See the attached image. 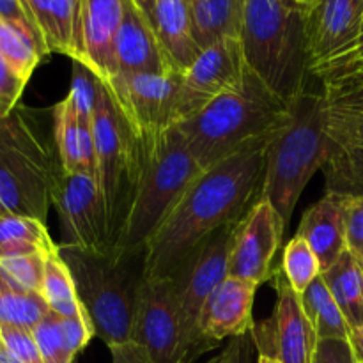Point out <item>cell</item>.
Segmentation results:
<instances>
[{
    "label": "cell",
    "instance_id": "cell-6",
    "mask_svg": "<svg viewBox=\"0 0 363 363\" xmlns=\"http://www.w3.org/2000/svg\"><path fill=\"white\" fill-rule=\"evenodd\" d=\"M57 252L73 275L78 300L96 335L106 346L131 340L144 284L145 250L116 254L62 243Z\"/></svg>",
    "mask_w": 363,
    "mask_h": 363
},
{
    "label": "cell",
    "instance_id": "cell-2",
    "mask_svg": "<svg viewBox=\"0 0 363 363\" xmlns=\"http://www.w3.org/2000/svg\"><path fill=\"white\" fill-rule=\"evenodd\" d=\"M289 108L247 67L234 87L174 126L199 167L206 170L254 142L272 137L287 121Z\"/></svg>",
    "mask_w": 363,
    "mask_h": 363
},
{
    "label": "cell",
    "instance_id": "cell-14",
    "mask_svg": "<svg viewBox=\"0 0 363 363\" xmlns=\"http://www.w3.org/2000/svg\"><path fill=\"white\" fill-rule=\"evenodd\" d=\"M245 69L240 39H225L202 50L197 60L181 74L172 126L194 117L227 89L234 87Z\"/></svg>",
    "mask_w": 363,
    "mask_h": 363
},
{
    "label": "cell",
    "instance_id": "cell-50",
    "mask_svg": "<svg viewBox=\"0 0 363 363\" xmlns=\"http://www.w3.org/2000/svg\"><path fill=\"white\" fill-rule=\"evenodd\" d=\"M257 363H279V362L273 360V358H268V357H257Z\"/></svg>",
    "mask_w": 363,
    "mask_h": 363
},
{
    "label": "cell",
    "instance_id": "cell-30",
    "mask_svg": "<svg viewBox=\"0 0 363 363\" xmlns=\"http://www.w3.org/2000/svg\"><path fill=\"white\" fill-rule=\"evenodd\" d=\"M0 55L14 74L27 84L48 52L28 32L0 18Z\"/></svg>",
    "mask_w": 363,
    "mask_h": 363
},
{
    "label": "cell",
    "instance_id": "cell-45",
    "mask_svg": "<svg viewBox=\"0 0 363 363\" xmlns=\"http://www.w3.org/2000/svg\"><path fill=\"white\" fill-rule=\"evenodd\" d=\"M21 117H23V110L14 108L9 116L0 119V151L7 147L13 142V138L16 137L18 128L21 124Z\"/></svg>",
    "mask_w": 363,
    "mask_h": 363
},
{
    "label": "cell",
    "instance_id": "cell-24",
    "mask_svg": "<svg viewBox=\"0 0 363 363\" xmlns=\"http://www.w3.org/2000/svg\"><path fill=\"white\" fill-rule=\"evenodd\" d=\"M247 0H190L194 39L201 50L240 39Z\"/></svg>",
    "mask_w": 363,
    "mask_h": 363
},
{
    "label": "cell",
    "instance_id": "cell-7",
    "mask_svg": "<svg viewBox=\"0 0 363 363\" xmlns=\"http://www.w3.org/2000/svg\"><path fill=\"white\" fill-rule=\"evenodd\" d=\"M92 130L96 158L94 179L105 206L106 225L113 250L130 206L137 142L103 84L92 117Z\"/></svg>",
    "mask_w": 363,
    "mask_h": 363
},
{
    "label": "cell",
    "instance_id": "cell-41",
    "mask_svg": "<svg viewBox=\"0 0 363 363\" xmlns=\"http://www.w3.org/2000/svg\"><path fill=\"white\" fill-rule=\"evenodd\" d=\"M312 363H360L351 340L323 339L318 340Z\"/></svg>",
    "mask_w": 363,
    "mask_h": 363
},
{
    "label": "cell",
    "instance_id": "cell-40",
    "mask_svg": "<svg viewBox=\"0 0 363 363\" xmlns=\"http://www.w3.org/2000/svg\"><path fill=\"white\" fill-rule=\"evenodd\" d=\"M25 85L27 84L14 74V71L0 55V119L7 117L16 108Z\"/></svg>",
    "mask_w": 363,
    "mask_h": 363
},
{
    "label": "cell",
    "instance_id": "cell-10",
    "mask_svg": "<svg viewBox=\"0 0 363 363\" xmlns=\"http://www.w3.org/2000/svg\"><path fill=\"white\" fill-rule=\"evenodd\" d=\"M269 282L277 293L275 308L266 321L252 328L255 351L279 363H312L319 339L305 315L300 294L294 293L280 266L273 269Z\"/></svg>",
    "mask_w": 363,
    "mask_h": 363
},
{
    "label": "cell",
    "instance_id": "cell-8",
    "mask_svg": "<svg viewBox=\"0 0 363 363\" xmlns=\"http://www.w3.org/2000/svg\"><path fill=\"white\" fill-rule=\"evenodd\" d=\"M60 170L25 116L14 140L0 151V202L11 215L46 222Z\"/></svg>",
    "mask_w": 363,
    "mask_h": 363
},
{
    "label": "cell",
    "instance_id": "cell-53",
    "mask_svg": "<svg viewBox=\"0 0 363 363\" xmlns=\"http://www.w3.org/2000/svg\"><path fill=\"white\" fill-rule=\"evenodd\" d=\"M0 347H2V339H0Z\"/></svg>",
    "mask_w": 363,
    "mask_h": 363
},
{
    "label": "cell",
    "instance_id": "cell-13",
    "mask_svg": "<svg viewBox=\"0 0 363 363\" xmlns=\"http://www.w3.org/2000/svg\"><path fill=\"white\" fill-rule=\"evenodd\" d=\"M53 206L62 225L64 245L92 252H112L105 206L91 174L60 170L53 188Z\"/></svg>",
    "mask_w": 363,
    "mask_h": 363
},
{
    "label": "cell",
    "instance_id": "cell-18",
    "mask_svg": "<svg viewBox=\"0 0 363 363\" xmlns=\"http://www.w3.org/2000/svg\"><path fill=\"white\" fill-rule=\"evenodd\" d=\"M124 16V0H84L82 64L96 74L101 84H108L117 74L116 41Z\"/></svg>",
    "mask_w": 363,
    "mask_h": 363
},
{
    "label": "cell",
    "instance_id": "cell-52",
    "mask_svg": "<svg viewBox=\"0 0 363 363\" xmlns=\"http://www.w3.org/2000/svg\"><path fill=\"white\" fill-rule=\"evenodd\" d=\"M298 2L305 4V6H312V4H314V2H318V0H298Z\"/></svg>",
    "mask_w": 363,
    "mask_h": 363
},
{
    "label": "cell",
    "instance_id": "cell-47",
    "mask_svg": "<svg viewBox=\"0 0 363 363\" xmlns=\"http://www.w3.org/2000/svg\"><path fill=\"white\" fill-rule=\"evenodd\" d=\"M335 67H353V69H363V60H354V62H347V64H342V66H335ZM335 67H328V69H335ZM321 73H323V71H321ZM321 73H319V74H321ZM315 78H318V77H315Z\"/></svg>",
    "mask_w": 363,
    "mask_h": 363
},
{
    "label": "cell",
    "instance_id": "cell-11",
    "mask_svg": "<svg viewBox=\"0 0 363 363\" xmlns=\"http://www.w3.org/2000/svg\"><path fill=\"white\" fill-rule=\"evenodd\" d=\"M181 74H116L103 85L131 133L140 137L172 126Z\"/></svg>",
    "mask_w": 363,
    "mask_h": 363
},
{
    "label": "cell",
    "instance_id": "cell-9",
    "mask_svg": "<svg viewBox=\"0 0 363 363\" xmlns=\"http://www.w3.org/2000/svg\"><path fill=\"white\" fill-rule=\"evenodd\" d=\"M240 222L225 225L213 234L179 266L172 277H169L172 279L177 303H179L188 363H194L202 354L213 350L202 335L199 323L209 294L223 279L229 277L230 250Z\"/></svg>",
    "mask_w": 363,
    "mask_h": 363
},
{
    "label": "cell",
    "instance_id": "cell-1",
    "mask_svg": "<svg viewBox=\"0 0 363 363\" xmlns=\"http://www.w3.org/2000/svg\"><path fill=\"white\" fill-rule=\"evenodd\" d=\"M268 140L254 142L191 181L145 245V280L172 277L206 240L250 211L262 194Z\"/></svg>",
    "mask_w": 363,
    "mask_h": 363
},
{
    "label": "cell",
    "instance_id": "cell-42",
    "mask_svg": "<svg viewBox=\"0 0 363 363\" xmlns=\"http://www.w3.org/2000/svg\"><path fill=\"white\" fill-rule=\"evenodd\" d=\"M0 18L11 21V23H14L16 27H20L21 30L28 32V34H30L32 38H34L35 41L46 50L45 43H43V38L39 35L38 28H35L34 23L30 21V18H28L27 11L23 9L20 0H0ZM46 52H48V50H46Z\"/></svg>",
    "mask_w": 363,
    "mask_h": 363
},
{
    "label": "cell",
    "instance_id": "cell-32",
    "mask_svg": "<svg viewBox=\"0 0 363 363\" xmlns=\"http://www.w3.org/2000/svg\"><path fill=\"white\" fill-rule=\"evenodd\" d=\"M280 268H282L284 277H286L289 286L294 289V293L300 294V296L323 273L321 262H319L315 252L298 234H294L293 240L284 248V257Z\"/></svg>",
    "mask_w": 363,
    "mask_h": 363
},
{
    "label": "cell",
    "instance_id": "cell-25",
    "mask_svg": "<svg viewBox=\"0 0 363 363\" xmlns=\"http://www.w3.org/2000/svg\"><path fill=\"white\" fill-rule=\"evenodd\" d=\"M330 293L342 311L351 332L363 328V264L344 252L326 272L321 273Z\"/></svg>",
    "mask_w": 363,
    "mask_h": 363
},
{
    "label": "cell",
    "instance_id": "cell-26",
    "mask_svg": "<svg viewBox=\"0 0 363 363\" xmlns=\"http://www.w3.org/2000/svg\"><path fill=\"white\" fill-rule=\"evenodd\" d=\"M59 245L53 243L45 222L28 216H0V261L32 254H55Z\"/></svg>",
    "mask_w": 363,
    "mask_h": 363
},
{
    "label": "cell",
    "instance_id": "cell-21",
    "mask_svg": "<svg viewBox=\"0 0 363 363\" xmlns=\"http://www.w3.org/2000/svg\"><path fill=\"white\" fill-rule=\"evenodd\" d=\"M346 195L330 194L312 204L301 216L296 234L303 238L326 272L344 252L346 247V220H344Z\"/></svg>",
    "mask_w": 363,
    "mask_h": 363
},
{
    "label": "cell",
    "instance_id": "cell-37",
    "mask_svg": "<svg viewBox=\"0 0 363 363\" xmlns=\"http://www.w3.org/2000/svg\"><path fill=\"white\" fill-rule=\"evenodd\" d=\"M45 254H32V255H20V257L2 259L0 268L11 277L21 287L34 293L41 294L43 279H45Z\"/></svg>",
    "mask_w": 363,
    "mask_h": 363
},
{
    "label": "cell",
    "instance_id": "cell-38",
    "mask_svg": "<svg viewBox=\"0 0 363 363\" xmlns=\"http://www.w3.org/2000/svg\"><path fill=\"white\" fill-rule=\"evenodd\" d=\"M0 339L7 353L18 363H45L34 339L32 330L14 328V326H0Z\"/></svg>",
    "mask_w": 363,
    "mask_h": 363
},
{
    "label": "cell",
    "instance_id": "cell-12",
    "mask_svg": "<svg viewBox=\"0 0 363 363\" xmlns=\"http://www.w3.org/2000/svg\"><path fill=\"white\" fill-rule=\"evenodd\" d=\"M131 340L140 342L155 363H188L183 321L172 279H144Z\"/></svg>",
    "mask_w": 363,
    "mask_h": 363
},
{
    "label": "cell",
    "instance_id": "cell-20",
    "mask_svg": "<svg viewBox=\"0 0 363 363\" xmlns=\"http://www.w3.org/2000/svg\"><path fill=\"white\" fill-rule=\"evenodd\" d=\"M38 28L48 53H62L71 60L84 59L82 14L84 0H20Z\"/></svg>",
    "mask_w": 363,
    "mask_h": 363
},
{
    "label": "cell",
    "instance_id": "cell-17",
    "mask_svg": "<svg viewBox=\"0 0 363 363\" xmlns=\"http://www.w3.org/2000/svg\"><path fill=\"white\" fill-rule=\"evenodd\" d=\"M257 284L227 277L206 300L201 314V332L215 350L225 339H236L254 328V301Z\"/></svg>",
    "mask_w": 363,
    "mask_h": 363
},
{
    "label": "cell",
    "instance_id": "cell-16",
    "mask_svg": "<svg viewBox=\"0 0 363 363\" xmlns=\"http://www.w3.org/2000/svg\"><path fill=\"white\" fill-rule=\"evenodd\" d=\"M362 20L363 0H318L308 6L307 35L312 77L357 50Z\"/></svg>",
    "mask_w": 363,
    "mask_h": 363
},
{
    "label": "cell",
    "instance_id": "cell-33",
    "mask_svg": "<svg viewBox=\"0 0 363 363\" xmlns=\"http://www.w3.org/2000/svg\"><path fill=\"white\" fill-rule=\"evenodd\" d=\"M325 103V130L339 147L363 149V108Z\"/></svg>",
    "mask_w": 363,
    "mask_h": 363
},
{
    "label": "cell",
    "instance_id": "cell-4",
    "mask_svg": "<svg viewBox=\"0 0 363 363\" xmlns=\"http://www.w3.org/2000/svg\"><path fill=\"white\" fill-rule=\"evenodd\" d=\"M135 142L133 186L123 229L113 245L116 254L145 250L149 238L202 172L176 126L135 137Z\"/></svg>",
    "mask_w": 363,
    "mask_h": 363
},
{
    "label": "cell",
    "instance_id": "cell-44",
    "mask_svg": "<svg viewBox=\"0 0 363 363\" xmlns=\"http://www.w3.org/2000/svg\"><path fill=\"white\" fill-rule=\"evenodd\" d=\"M225 350V363H252V360H254L255 346L254 342H252L250 333H247V335L243 337H236V339H230Z\"/></svg>",
    "mask_w": 363,
    "mask_h": 363
},
{
    "label": "cell",
    "instance_id": "cell-3",
    "mask_svg": "<svg viewBox=\"0 0 363 363\" xmlns=\"http://www.w3.org/2000/svg\"><path fill=\"white\" fill-rule=\"evenodd\" d=\"M308 6L298 0H247L240 45L245 66L291 105L311 85Z\"/></svg>",
    "mask_w": 363,
    "mask_h": 363
},
{
    "label": "cell",
    "instance_id": "cell-51",
    "mask_svg": "<svg viewBox=\"0 0 363 363\" xmlns=\"http://www.w3.org/2000/svg\"><path fill=\"white\" fill-rule=\"evenodd\" d=\"M6 215H11V213L7 211V209L2 206V202H0V216H6Z\"/></svg>",
    "mask_w": 363,
    "mask_h": 363
},
{
    "label": "cell",
    "instance_id": "cell-34",
    "mask_svg": "<svg viewBox=\"0 0 363 363\" xmlns=\"http://www.w3.org/2000/svg\"><path fill=\"white\" fill-rule=\"evenodd\" d=\"M321 80V94L328 103L363 108V69L335 67L318 74Z\"/></svg>",
    "mask_w": 363,
    "mask_h": 363
},
{
    "label": "cell",
    "instance_id": "cell-36",
    "mask_svg": "<svg viewBox=\"0 0 363 363\" xmlns=\"http://www.w3.org/2000/svg\"><path fill=\"white\" fill-rule=\"evenodd\" d=\"M99 89H101V82L96 78V74L87 66L73 60V80H71V89L66 98L69 99L78 116L87 117V119L94 117Z\"/></svg>",
    "mask_w": 363,
    "mask_h": 363
},
{
    "label": "cell",
    "instance_id": "cell-49",
    "mask_svg": "<svg viewBox=\"0 0 363 363\" xmlns=\"http://www.w3.org/2000/svg\"><path fill=\"white\" fill-rule=\"evenodd\" d=\"M227 362V350H223V353H220L218 357L211 358L208 363H225Z\"/></svg>",
    "mask_w": 363,
    "mask_h": 363
},
{
    "label": "cell",
    "instance_id": "cell-15",
    "mask_svg": "<svg viewBox=\"0 0 363 363\" xmlns=\"http://www.w3.org/2000/svg\"><path fill=\"white\" fill-rule=\"evenodd\" d=\"M286 225L266 199H259L238 223L229 259V277L261 284L269 282L273 261L282 243Z\"/></svg>",
    "mask_w": 363,
    "mask_h": 363
},
{
    "label": "cell",
    "instance_id": "cell-31",
    "mask_svg": "<svg viewBox=\"0 0 363 363\" xmlns=\"http://www.w3.org/2000/svg\"><path fill=\"white\" fill-rule=\"evenodd\" d=\"M323 172L330 194L363 195V149L337 145Z\"/></svg>",
    "mask_w": 363,
    "mask_h": 363
},
{
    "label": "cell",
    "instance_id": "cell-29",
    "mask_svg": "<svg viewBox=\"0 0 363 363\" xmlns=\"http://www.w3.org/2000/svg\"><path fill=\"white\" fill-rule=\"evenodd\" d=\"M59 250V248H57ZM41 296L45 298L50 312L60 318H78L87 315L84 305L78 300L77 286L66 262L60 259L59 252L50 254L45 264Z\"/></svg>",
    "mask_w": 363,
    "mask_h": 363
},
{
    "label": "cell",
    "instance_id": "cell-28",
    "mask_svg": "<svg viewBox=\"0 0 363 363\" xmlns=\"http://www.w3.org/2000/svg\"><path fill=\"white\" fill-rule=\"evenodd\" d=\"M50 314L45 298L14 282L0 268V326L34 330Z\"/></svg>",
    "mask_w": 363,
    "mask_h": 363
},
{
    "label": "cell",
    "instance_id": "cell-23",
    "mask_svg": "<svg viewBox=\"0 0 363 363\" xmlns=\"http://www.w3.org/2000/svg\"><path fill=\"white\" fill-rule=\"evenodd\" d=\"M53 135H55L59 165L67 174H91L94 177V130L92 119L74 112L69 99L64 98L53 108Z\"/></svg>",
    "mask_w": 363,
    "mask_h": 363
},
{
    "label": "cell",
    "instance_id": "cell-19",
    "mask_svg": "<svg viewBox=\"0 0 363 363\" xmlns=\"http://www.w3.org/2000/svg\"><path fill=\"white\" fill-rule=\"evenodd\" d=\"M117 74L176 73L170 67L155 27L133 0H124V16L116 41Z\"/></svg>",
    "mask_w": 363,
    "mask_h": 363
},
{
    "label": "cell",
    "instance_id": "cell-5",
    "mask_svg": "<svg viewBox=\"0 0 363 363\" xmlns=\"http://www.w3.org/2000/svg\"><path fill=\"white\" fill-rule=\"evenodd\" d=\"M335 147L325 130L323 94L308 87L291 103L289 117L266 145L261 197L277 209L286 229L305 186L325 169Z\"/></svg>",
    "mask_w": 363,
    "mask_h": 363
},
{
    "label": "cell",
    "instance_id": "cell-46",
    "mask_svg": "<svg viewBox=\"0 0 363 363\" xmlns=\"http://www.w3.org/2000/svg\"><path fill=\"white\" fill-rule=\"evenodd\" d=\"M351 344H353V350L357 353L358 362L363 363V328L353 330L351 332Z\"/></svg>",
    "mask_w": 363,
    "mask_h": 363
},
{
    "label": "cell",
    "instance_id": "cell-22",
    "mask_svg": "<svg viewBox=\"0 0 363 363\" xmlns=\"http://www.w3.org/2000/svg\"><path fill=\"white\" fill-rule=\"evenodd\" d=\"M145 16L155 27L172 71L184 73L202 52L191 30L190 0H152Z\"/></svg>",
    "mask_w": 363,
    "mask_h": 363
},
{
    "label": "cell",
    "instance_id": "cell-35",
    "mask_svg": "<svg viewBox=\"0 0 363 363\" xmlns=\"http://www.w3.org/2000/svg\"><path fill=\"white\" fill-rule=\"evenodd\" d=\"M34 339L38 342L39 351L43 354L45 363H73L74 354L67 347L66 339H64L62 328H60V318L53 312H50L46 318L35 325L32 330Z\"/></svg>",
    "mask_w": 363,
    "mask_h": 363
},
{
    "label": "cell",
    "instance_id": "cell-43",
    "mask_svg": "<svg viewBox=\"0 0 363 363\" xmlns=\"http://www.w3.org/2000/svg\"><path fill=\"white\" fill-rule=\"evenodd\" d=\"M112 363H155L149 351L137 340L108 346Z\"/></svg>",
    "mask_w": 363,
    "mask_h": 363
},
{
    "label": "cell",
    "instance_id": "cell-48",
    "mask_svg": "<svg viewBox=\"0 0 363 363\" xmlns=\"http://www.w3.org/2000/svg\"><path fill=\"white\" fill-rule=\"evenodd\" d=\"M0 363H18L13 360V357H11L9 353H7L6 350H4V346L0 347Z\"/></svg>",
    "mask_w": 363,
    "mask_h": 363
},
{
    "label": "cell",
    "instance_id": "cell-27",
    "mask_svg": "<svg viewBox=\"0 0 363 363\" xmlns=\"http://www.w3.org/2000/svg\"><path fill=\"white\" fill-rule=\"evenodd\" d=\"M305 315L311 321L315 335L323 339H351V328L344 318L342 311L337 305L335 298L330 293L323 277H318L300 296Z\"/></svg>",
    "mask_w": 363,
    "mask_h": 363
},
{
    "label": "cell",
    "instance_id": "cell-39",
    "mask_svg": "<svg viewBox=\"0 0 363 363\" xmlns=\"http://www.w3.org/2000/svg\"><path fill=\"white\" fill-rule=\"evenodd\" d=\"M346 247L363 264V195H346Z\"/></svg>",
    "mask_w": 363,
    "mask_h": 363
}]
</instances>
